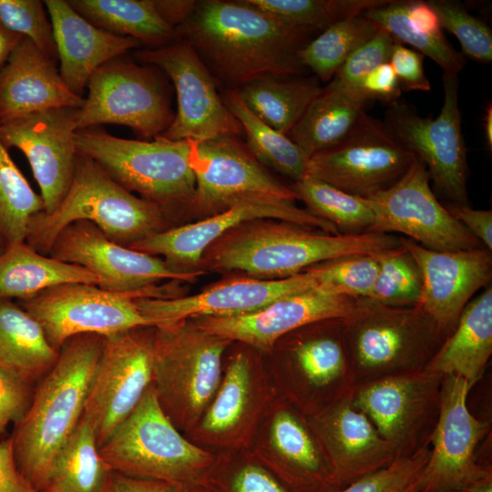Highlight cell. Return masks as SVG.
Listing matches in <instances>:
<instances>
[{
  "mask_svg": "<svg viewBox=\"0 0 492 492\" xmlns=\"http://www.w3.org/2000/svg\"><path fill=\"white\" fill-rule=\"evenodd\" d=\"M323 327L293 343L292 354L296 366L314 387H325L340 380L355 384L347 357L343 318L326 320Z\"/></svg>",
  "mask_w": 492,
  "mask_h": 492,
  "instance_id": "37",
  "label": "cell"
},
{
  "mask_svg": "<svg viewBox=\"0 0 492 492\" xmlns=\"http://www.w3.org/2000/svg\"><path fill=\"white\" fill-rule=\"evenodd\" d=\"M190 143L196 179L192 210L215 214L256 197L298 200L292 189L268 172L237 136Z\"/></svg>",
  "mask_w": 492,
  "mask_h": 492,
  "instance_id": "19",
  "label": "cell"
},
{
  "mask_svg": "<svg viewBox=\"0 0 492 492\" xmlns=\"http://www.w3.org/2000/svg\"><path fill=\"white\" fill-rule=\"evenodd\" d=\"M133 294L112 292L87 283H65L18 301L43 328L49 343L60 351L70 338L96 333L102 336L156 326L141 313Z\"/></svg>",
  "mask_w": 492,
  "mask_h": 492,
  "instance_id": "16",
  "label": "cell"
},
{
  "mask_svg": "<svg viewBox=\"0 0 492 492\" xmlns=\"http://www.w3.org/2000/svg\"><path fill=\"white\" fill-rule=\"evenodd\" d=\"M163 74L125 55L106 62L89 78L77 129L117 124L145 138L161 135L174 118Z\"/></svg>",
  "mask_w": 492,
  "mask_h": 492,
  "instance_id": "9",
  "label": "cell"
},
{
  "mask_svg": "<svg viewBox=\"0 0 492 492\" xmlns=\"http://www.w3.org/2000/svg\"><path fill=\"white\" fill-rule=\"evenodd\" d=\"M458 77L443 74L444 102L439 115L422 118L408 105H391L384 124L392 136L425 166L439 194L468 205V165L458 106Z\"/></svg>",
  "mask_w": 492,
  "mask_h": 492,
  "instance_id": "12",
  "label": "cell"
},
{
  "mask_svg": "<svg viewBox=\"0 0 492 492\" xmlns=\"http://www.w3.org/2000/svg\"><path fill=\"white\" fill-rule=\"evenodd\" d=\"M429 446L410 455L397 456L385 467L333 492H418Z\"/></svg>",
  "mask_w": 492,
  "mask_h": 492,
  "instance_id": "48",
  "label": "cell"
},
{
  "mask_svg": "<svg viewBox=\"0 0 492 492\" xmlns=\"http://www.w3.org/2000/svg\"><path fill=\"white\" fill-rule=\"evenodd\" d=\"M378 254H350L314 264L317 287L331 293L368 298L379 272ZM303 271V272H304Z\"/></svg>",
  "mask_w": 492,
  "mask_h": 492,
  "instance_id": "45",
  "label": "cell"
},
{
  "mask_svg": "<svg viewBox=\"0 0 492 492\" xmlns=\"http://www.w3.org/2000/svg\"><path fill=\"white\" fill-rule=\"evenodd\" d=\"M356 299L316 287L286 295L250 313L189 320L230 342L238 341L269 351L281 337L295 330L317 322L344 318Z\"/></svg>",
  "mask_w": 492,
  "mask_h": 492,
  "instance_id": "22",
  "label": "cell"
},
{
  "mask_svg": "<svg viewBox=\"0 0 492 492\" xmlns=\"http://www.w3.org/2000/svg\"><path fill=\"white\" fill-rule=\"evenodd\" d=\"M161 19L173 28L182 24L193 12L194 0H153Z\"/></svg>",
  "mask_w": 492,
  "mask_h": 492,
  "instance_id": "58",
  "label": "cell"
},
{
  "mask_svg": "<svg viewBox=\"0 0 492 492\" xmlns=\"http://www.w3.org/2000/svg\"><path fill=\"white\" fill-rule=\"evenodd\" d=\"M75 139L79 152L125 190L156 205L171 222L192 210L196 179L190 140L127 139L98 127L77 129Z\"/></svg>",
  "mask_w": 492,
  "mask_h": 492,
  "instance_id": "5",
  "label": "cell"
},
{
  "mask_svg": "<svg viewBox=\"0 0 492 492\" xmlns=\"http://www.w3.org/2000/svg\"><path fill=\"white\" fill-rule=\"evenodd\" d=\"M492 354V288H486L463 310L453 332L425 370L456 375L472 388L481 378Z\"/></svg>",
  "mask_w": 492,
  "mask_h": 492,
  "instance_id": "29",
  "label": "cell"
},
{
  "mask_svg": "<svg viewBox=\"0 0 492 492\" xmlns=\"http://www.w3.org/2000/svg\"><path fill=\"white\" fill-rule=\"evenodd\" d=\"M109 470L100 456L94 429L83 415L55 456L48 485L62 492H101Z\"/></svg>",
  "mask_w": 492,
  "mask_h": 492,
  "instance_id": "36",
  "label": "cell"
},
{
  "mask_svg": "<svg viewBox=\"0 0 492 492\" xmlns=\"http://www.w3.org/2000/svg\"><path fill=\"white\" fill-rule=\"evenodd\" d=\"M379 26L363 14L336 22L299 51V61L316 78L332 80L346 59L369 40Z\"/></svg>",
  "mask_w": 492,
  "mask_h": 492,
  "instance_id": "39",
  "label": "cell"
},
{
  "mask_svg": "<svg viewBox=\"0 0 492 492\" xmlns=\"http://www.w3.org/2000/svg\"><path fill=\"white\" fill-rule=\"evenodd\" d=\"M361 91L370 100H381L390 106L398 101L401 95L396 75L388 63L380 65L362 81Z\"/></svg>",
  "mask_w": 492,
  "mask_h": 492,
  "instance_id": "53",
  "label": "cell"
},
{
  "mask_svg": "<svg viewBox=\"0 0 492 492\" xmlns=\"http://www.w3.org/2000/svg\"><path fill=\"white\" fill-rule=\"evenodd\" d=\"M230 343L191 320L154 327L152 386L178 429L192 432L198 425L220 384L221 358Z\"/></svg>",
  "mask_w": 492,
  "mask_h": 492,
  "instance_id": "8",
  "label": "cell"
},
{
  "mask_svg": "<svg viewBox=\"0 0 492 492\" xmlns=\"http://www.w3.org/2000/svg\"><path fill=\"white\" fill-rule=\"evenodd\" d=\"M48 255L81 266L97 279L103 290L137 298H171L157 283L162 280L194 282L202 270L179 272L163 259L109 240L95 224L75 221L56 237Z\"/></svg>",
  "mask_w": 492,
  "mask_h": 492,
  "instance_id": "11",
  "label": "cell"
},
{
  "mask_svg": "<svg viewBox=\"0 0 492 492\" xmlns=\"http://www.w3.org/2000/svg\"><path fill=\"white\" fill-rule=\"evenodd\" d=\"M261 406V386L243 353L230 362L219 388L194 434L214 445H231L248 427Z\"/></svg>",
  "mask_w": 492,
  "mask_h": 492,
  "instance_id": "30",
  "label": "cell"
},
{
  "mask_svg": "<svg viewBox=\"0 0 492 492\" xmlns=\"http://www.w3.org/2000/svg\"><path fill=\"white\" fill-rule=\"evenodd\" d=\"M398 245L399 238L390 233L329 234L287 221L255 220L241 223L211 243L199 267L276 280L341 256L376 254Z\"/></svg>",
  "mask_w": 492,
  "mask_h": 492,
  "instance_id": "2",
  "label": "cell"
},
{
  "mask_svg": "<svg viewBox=\"0 0 492 492\" xmlns=\"http://www.w3.org/2000/svg\"><path fill=\"white\" fill-rule=\"evenodd\" d=\"M274 452L264 465L292 492H333L332 473L313 434L288 409L273 415L269 432Z\"/></svg>",
  "mask_w": 492,
  "mask_h": 492,
  "instance_id": "28",
  "label": "cell"
},
{
  "mask_svg": "<svg viewBox=\"0 0 492 492\" xmlns=\"http://www.w3.org/2000/svg\"><path fill=\"white\" fill-rule=\"evenodd\" d=\"M354 386L312 422L313 434L331 469L334 491L385 467L398 456L354 405Z\"/></svg>",
  "mask_w": 492,
  "mask_h": 492,
  "instance_id": "23",
  "label": "cell"
},
{
  "mask_svg": "<svg viewBox=\"0 0 492 492\" xmlns=\"http://www.w3.org/2000/svg\"><path fill=\"white\" fill-rule=\"evenodd\" d=\"M322 89L316 77L266 76L234 91L263 123L287 135Z\"/></svg>",
  "mask_w": 492,
  "mask_h": 492,
  "instance_id": "34",
  "label": "cell"
},
{
  "mask_svg": "<svg viewBox=\"0 0 492 492\" xmlns=\"http://www.w3.org/2000/svg\"><path fill=\"white\" fill-rule=\"evenodd\" d=\"M0 492H38L18 469L10 436L0 440Z\"/></svg>",
  "mask_w": 492,
  "mask_h": 492,
  "instance_id": "56",
  "label": "cell"
},
{
  "mask_svg": "<svg viewBox=\"0 0 492 492\" xmlns=\"http://www.w3.org/2000/svg\"><path fill=\"white\" fill-rule=\"evenodd\" d=\"M178 485L109 470L101 492H186Z\"/></svg>",
  "mask_w": 492,
  "mask_h": 492,
  "instance_id": "55",
  "label": "cell"
},
{
  "mask_svg": "<svg viewBox=\"0 0 492 492\" xmlns=\"http://www.w3.org/2000/svg\"><path fill=\"white\" fill-rule=\"evenodd\" d=\"M141 64L153 66L168 76L177 95V112L169 127L159 136L170 140L204 141L243 133L217 91L210 73L182 39L135 53Z\"/></svg>",
  "mask_w": 492,
  "mask_h": 492,
  "instance_id": "15",
  "label": "cell"
},
{
  "mask_svg": "<svg viewBox=\"0 0 492 492\" xmlns=\"http://www.w3.org/2000/svg\"><path fill=\"white\" fill-rule=\"evenodd\" d=\"M371 102L364 94L331 80L287 136L310 159L343 140Z\"/></svg>",
  "mask_w": 492,
  "mask_h": 492,
  "instance_id": "31",
  "label": "cell"
},
{
  "mask_svg": "<svg viewBox=\"0 0 492 492\" xmlns=\"http://www.w3.org/2000/svg\"><path fill=\"white\" fill-rule=\"evenodd\" d=\"M406 1H389L367 9L363 15L384 29L398 42H405L427 56L441 67L444 73L458 75L466 58L456 51L442 34L428 35L415 29L406 15Z\"/></svg>",
  "mask_w": 492,
  "mask_h": 492,
  "instance_id": "43",
  "label": "cell"
},
{
  "mask_svg": "<svg viewBox=\"0 0 492 492\" xmlns=\"http://www.w3.org/2000/svg\"><path fill=\"white\" fill-rule=\"evenodd\" d=\"M415 158L384 124L365 113L343 140L309 159L307 176L367 198L397 181Z\"/></svg>",
  "mask_w": 492,
  "mask_h": 492,
  "instance_id": "18",
  "label": "cell"
},
{
  "mask_svg": "<svg viewBox=\"0 0 492 492\" xmlns=\"http://www.w3.org/2000/svg\"><path fill=\"white\" fill-rule=\"evenodd\" d=\"M449 214L462 224L489 251H492V210H476L469 205L450 202L445 206Z\"/></svg>",
  "mask_w": 492,
  "mask_h": 492,
  "instance_id": "54",
  "label": "cell"
},
{
  "mask_svg": "<svg viewBox=\"0 0 492 492\" xmlns=\"http://www.w3.org/2000/svg\"><path fill=\"white\" fill-rule=\"evenodd\" d=\"M255 220H276L329 234H340L328 221L300 209L295 201L272 197H256L194 223L171 227L158 232L131 249L160 257L173 270L198 271L202 255L217 239L241 223Z\"/></svg>",
  "mask_w": 492,
  "mask_h": 492,
  "instance_id": "20",
  "label": "cell"
},
{
  "mask_svg": "<svg viewBox=\"0 0 492 492\" xmlns=\"http://www.w3.org/2000/svg\"><path fill=\"white\" fill-rule=\"evenodd\" d=\"M52 25L59 74L66 87L82 97L90 77L106 62L141 44L132 37L106 32L80 15L65 0H46Z\"/></svg>",
  "mask_w": 492,
  "mask_h": 492,
  "instance_id": "26",
  "label": "cell"
},
{
  "mask_svg": "<svg viewBox=\"0 0 492 492\" xmlns=\"http://www.w3.org/2000/svg\"><path fill=\"white\" fill-rule=\"evenodd\" d=\"M221 97L241 123L246 135V147L261 165L294 181L307 176L309 159L287 135L278 132L258 118L234 90H224Z\"/></svg>",
  "mask_w": 492,
  "mask_h": 492,
  "instance_id": "38",
  "label": "cell"
},
{
  "mask_svg": "<svg viewBox=\"0 0 492 492\" xmlns=\"http://www.w3.org/2000/svg\"><path fill=\"white\" fill-rule=\"evenodd\" d=\"M39 492H62V491L58 489L57 487H56L55 486L48 485L43 490Z\"/></svg>",
  "mask_w": 492,
  "mask_h": 492,
  "instance_id": "62",
  "label": "cell"
},
{
  "mask_svg": "<svg viewBox=\"0 0 492 492\" xmlns=\"http://www.w3.org/2000/svg\"><path fill=\"white\" fill-rule=\"evenodd\" d=\"M396 41L391 34L379 27L369 40L352 53L332 80L363 94L360 89L362 81L380 65L389 62Z\"/></svg>",
  "mask_w": 492,
  "mask_h": 492,
  "instance_id": "50",
  "label": "cell"
},
{
  "mask_svg": "<svg viewBox=\"0 0 492 492\" xmlns=\"http://www.w3.org/2000/svg\"><path fill=\"white\" fill-rule=\"evenodd\" d=\"M58 354L32 315L12 300H0V367L33 385L50 371Z\"/></svg>",
  "mask_w": 492,
  "mask_h": 492,
  "instance_id": "32",
  "label": "cell"
},
{
  "mask_svg": "<svg viewBox=\"0 0 492 492\" xmlns=\"http://www.w3.org/2000/svg\"><path fill=\"white\" fill-rule=\"evenodd\" d=\"M355 384L425 369L446 335L421 305L394 307L358 297L343 318Z\"/></svg>",
  "mask_w": 492,
  "mask_h": 492,
  "instance_id": "6",
  "label": "cell"
},
{
  "mask_svg": "<svg viewBox=\"0 0 492 492\" xmlns=\"http://www.w3.org/2000/svg\"><path fill=\"white\" fill-rule=\"evenodd\" d=\"M291 188L308 211L333 224L340 233L371 232L374 213L366 198L346 193L310 176L294 181Z\"/></svg>",
  "mask_w": 492,
  "mask_h": 492,
  "instance_id": "40",
  "label": "cell"
},
{
  "mask_svg": "<svg viewBox=\"0 0 492 492\" xmlns=\"http://www.w3.org/2000/svg\"><path fill=\"white\" fill-rule=\"evenodd\" d=\"M406 15L411 26L428 35L442 34L438 17L427 2L406 1Z\"/></svg>",
  "mask_w": 492,
  "mask_h": 492,
  "instance_id": "57",
  "label": "cell"
},
{
  "mask_svg": "<svg viewBox=\"0 0 492 492\" xmlns=\"http://www.w3.org/2000/svg\"><path fill=\"white\" fill-rule=\"evenodd\" d=\"M155 326L103 336L83 415L92 425L98 447L137 406L153 380Z\"/></svg>",
  "mask_w": 492,
  "mask_h": 492,
  "instance_id": "14",
  "label": "cell"
},
{
  "mask_svg": "<svg viewBox=\"0 0 492 492\" xmlns=\"http://www.w3.org/2000/svg\"><path fill=\"white\" fill-rule=\"evenodd\" d=\"M399 242L420 268L423 279L420 305L447 337L474 294L490 283L491 251L483 247L438 251L405 237H399Z\"/></svg>",
  "mask_w": 492,
  "mask_h": 492,
  "instance_id": "24",
  "label": "cell"
},
{
  "mask_svg": "<svg viewBox=\"0 0 492 492\" xmlns=\"http://www.w3.org/2000/svg\"><path fill=\"white\" fill-rule=\"evenodd\" d=\"M32 386L0 367V435L26 415L33 397Z\"/></svg>",
  "mask_w": 492,
  "mask_h": 492,
  "instance_id": "51",
  "label": "cell"
},
{
  "mask_svg": "<svg viewBox=\"0 0 492 492\" xmlns=\"http://www.w3.org/2000/svg\"><path fill=\"white\" fill-rule=\"evenodd\" d=\"M44 5L39 0H0V21L9 30L28 37L57 63L53 28Z\"/></svg>",
  "mask_w": 492,
  "mask_h": 492,
  "instance_id": "49",
  "label": "cell"
},
{
  "mask_svg": "<svg viewBox=\"0 0 492 492\" xmlns=\"http://www.w3.org/2000/svg\"><path fill=\"white\" fill-rule=\"evenodd\" d=\"M68 4L95 26L132 37L156 48L178 39L175 28L157 13L153 0H69Z\"/></svg>",
  "mask_w": 492,
  "mask_h": 492,
  "instance_id": "35",
  "label": "cell"
},
{
  "mask_svg": "<svg viewBox=\"0 0 492 492\" xmlns=\"http://www.w3.org/2000/svg\"><path fill=\"white\" fill-rule=\"evenodd\" d=\"M78 220L95 224L109 240L128 248L173 227L156 205L125 190L77 150L67 194L53 212L42 211L31 219L26 242L48 255L58 233Z\"/></svg>",
  "mask_w": 492,
  "mask_h": 492,
  "instance_id": "4",
  "label": "cell"
},
{
  "mask_svg": "<svg viewBox=\"0 0 492 492\" xmlns=\"http://www.w3.org/2000/svg\"><path fill=\"white\" fill-rule=\"evenodd\" d=\"M83 97L64 84L56 62L24 36L0 71V123L50 108H81Z\"/></svg>",
  "mask_w": 492,
  "mask_h": 492,
  "instance_id": "27",
  "label": "cell"
},
{
  "mask_svg": "<svg viewBox=\"0 0 492 492\" xmlns=\"http://www.w3.org/2000/svg\"><path fill=\"white\" fill-rule=\"evenodd\" d=\"M316 287L313 274L304 271L276 280L231 278L193 295L136 298L135 302L141 313L158 326L200 317L246 314L286 295Z\"/></svg>",
  "mask_w": 492,
  "mask_h": 492,
  "instance_id": "25",
  "label": "cell"
},
{
  "mask_svg": "<svg viewBox=\"0 0 492 492\" xmlns=\"http://www.w3.org/2000/svg\"><path fill=\"white\" fill-rule=\"evenodd\" d=\"M281 23L310 33L359 15L389 0H245Z\"/></svg>",
  "mask_w": 492,
  "mask_h": 492,
  "instance_id": "42",
  "label": "cell"
},
{
  "mask_svg": "<svg viewBox=\"0 0 492 492\" xmlns=\"http://www.w3.org/2000/svg\"><path fill=\"white\" fill-rule=\"evenodd\" d=\"M102 344L103 336L96 333L68 339L15 424L10 437L17 467L38 492L48 485L55 456L83 416Z\"/></svg>",
  "mask_w": 492,
  "mask_h": 492,
  "instance_id": "3",
  "label": "cell"
},
{
  "mask_svg": "<svg viewBox=\"0 0 492 492\" xmlns=\"http://www.w3.org/2000/svg\"><path fill=\"white\" fill-rule=\"evenodd\" d=\"M444 492H468L464 490H451V491H444Z\"/></svg>",
  "mask_w": 492,
  "mask_h": 492,
  "instance_id": "63",
  "label": "cell"
},
{
  "mask_svg": "<svg viewBox=\"0 0 492 492\" xmlns=\"http://www.w3.org/2000/svg\"><path fill=\"white\" fill-rule=\"evenodd\" d=\"M24 36L6 28L0 21V71Z\"/></svg>",
  "mask_w": 492,
  "mask_h": 492,
  "instance_id": "59",
  "label": "cell"
},
{
  "mask_svg": "<svg viewBox=\"0 0 492 492\" xmlns=\"http://www.w3.org/2000/svg\"><path fill=\"white\" fill-rule=\"evenodd\" d=\"M424 56L418 51L407 48L396 41L389 59L399 82L405 90L429 91L431 85L425 74Z\"/></svg>",
  "mask_w": 492,
  "mask_h": 492,
  "instance_id": "52",
  "label": "cell"
},
{
  "mask_svg": "<svg viewBox=\"0 0 492 492\" xmlns=\"http://www.w3.org/2000/svg\"><path fill=\"white\" fill-rule=\"evenodd\" d=\"M36 194L0 140V246L26 241L31 219L44 211Z\"/></svg>",
  "mask_w": 492,
  "mask_h": 492,
  "instance_id": "41",
  "label": "cell"
},
{
  "mask_svg": "<svg viewBox=\"0 0 492 492\" xmlns=\"http://www.w3.org/2000/svg\"><path fill=\"white\" fill-rule=\"evenodd\" d=\"M99 453L110 470L186 490L198 486L217 462L212 454L179 433L162 410L152 384L99 446Z\"/></svg>",
  "mask_w": 492,
  "mask_h": 492,
  "instance_id": "7",
  "label": "cell"
},
{
  "mask_svg": "<svg viewBox=\"0 0 492 492\" xmlns=\"http://www.w3.org/2000/svg\"><path fill=\"white\" fill-rule=\"evenodd\" d=\"M79 108H50L0 123L3 145L7 149L17 148L26 157L46 214L57 208L73 179Z\"/></svg>",
  "mask_w": 492,
  "mask_h": 492,
  "instance_id": "21",
  "label": "cell"
},
{
  "mask_svg": "<svg viewBox=\"0 0 492 492\" xmlns=\"http://www.w3.org/2000/svg\"><path fill=\"white\" fill-rule=\"evenodd\" d=\"M424 163L415 157L393 185L366 199L374 213L371 232H399L419 245L438 251L481 247L436 199Z\"/></svg>",
  "mask_w": 492,
  "mask_h": 492,
  "instance_id": "17",
  "label": "cell"
},
{
  "mask_svg": "<svg viewBox=\"0 0 492 492\" xmlns=\"http://www.w3.org/2000/svg\"><path fill=\"white\" fill-rule=\"evenodd\" d=\"M205 65L216 85L236 90L266 76L303 71L299 51L310 32L286 26L245 0H200L175 28Z\"/></svg>",
  "mask_w": 492,
  "mask_h": 492,
  "instance_id": "1",
  "label": "cell"
},
{
  "mask_svg": "<svg viewBox=\"0 0 492 492\" xmlns=\"http://www.w3.org/2000/svg\"><path fill=\"white\" fill-rule=\"evenodd\" d=\"M186 492H210L208 489H206L202 486H194L189 489H187Z\"/></svg>",
  "mask_w": 492,
  "mask_h": 492,
  "instance_id": "61",
  "label": "cell"
},
{
  "mask_svg": "<svg viewBox=\"0 0 492 492\" xmlns=\"http://www.w3.org/2000/svg\"><path fill=\"white\" fill-rule=\"evenodd\" d=\"M198 486L210 492H292L264 464L216 462Z\"/></svg>",
  "mask_w": 492,
  "mask_h": 492,
  "instance_id": "46",
  "label": "cell"
},
{
  "mask_svg": "<svg viewBox=\"0 0 492 492\" xmlns=\"http://www.w3.org/2000/svg\"><path fill=\"white\" fill-rule=\"evenodd\" d=\"M379 272L369 299L394 307L421 304L423 279L418 264L403 246L378 254Z\"/></svg>",
  "mask_w": 492,
  "mask_h": 492,
  "instance_id": "44",
  "label": "cell"
},
{
  "mask_svg": "<svg viewBox=\"0 0 492 492\" xmlns=\"http://www.w3.org/2000/svg\"><path fill=\"white\" fill-rule=\"evenodd\" d=\"M443 377L421 371L355 384L353 402L398 456L429 446L436 426Z\"/></svg>",
  "mask_w": 492,
  "mask_h": 492,
  "instance_id": "13",
  "label": "cell"
},
{
  "mask_svg": "<svg viewBox=\"0 0 492 492\" xmlns=\"http://www.w3.org/2000/svg\"><path fill=\"white\" fill-rule=\"evenodd\" d=\"M485 138L489 150L492 149V107L487 105L484 117Z\"/></svg>",
  "mask_w": 492,
  "mask_h": 492,
  "instance_id": "60",
  "label": "cell"
},
{
  "mask_svg": "<svg viewBox=\"0 0 492 492\" xmlns=\"http://www.w3.org/2000/svg\"><path fill=\"white\" fill-rule=\"evenodd\" d=\"M97 285L88 270L42 254L26 241L0 253V300L29 299L38 292L65 283Z\"/></svg>",
  "mask_w": 492,
  "mask_h": 492,
  "instance_id": "33",
  "label": "cell"
},
{
  "mask_svg": "<svg viewBox=\"0 0 492 492\" xmlns=\"http://www.w3.org/2000/svg\"><path fill=\"white\" fill-rule=\"evenodd\" d=\"M470 389L459 376L443 377L439 414L418 492H492L491 466L480 463L475 452L488 426L467 407Z\"/></svg>",
  "mask_w": 492,
  "mask_h": 492,
  "instance_id": "10",
  "label": "cell"
},
{
  "mask_svg": "<svg viewBox=\"0 0 492 492\" xmlns=\"http://www.w3.org/2000/svg\"><path fill=\"white\" fill-rule=\"evenodd\" d=\"M4 251L3 248L0 246V253Z\"/></svg>",
  "mask_w": 492,
  "mask_h": 492,
  "instance_id": "64",
  "label": "cell"
},
{
  "mask_svg": "<svg viewBox=\"0 0 492 492\" xmlns=\"http://www.w3.org/2000/svg\"><path fill=\"white\" fill-rule=\"evenodd\" d=\"M427 3L436 14L441 28L456 36L466 55L479 62H491L492 32L487 24L455 2L434 0Z\"/></svg>",
  "mask_w": 492,
  "mask_h": 492,
  "instance_id": "47",
  "label": "cell"
}]
</instances>
